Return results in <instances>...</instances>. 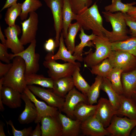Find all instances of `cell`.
<instances>
[{"mask_svg": "<svg viewBox=\"0 0 136 136\" xmlns=\"http://www.w3.org/2000/svg\"><path fill=\"white\" fill-rule=\"evenodd\" d=\"M75 20L84 30H91L96 36L104 35L109 38L111 35V31L103 26V19L96 2L76 14Z\"/></svg>", "mask_w": 136, "mask_h": 136, "instance_id": "1", "label": "cell"}, {"mask_svg": "<svg viewBox=\"0 0 136 136\" xmlns=\"http://www.w3.org/2000/svg\"><path fill=\"white\" fill-rule=\"evenodd\" d=\"M12 63V67L3 77V86L10 87L21 93L27 87L25 79V63L19 56L13 58Z\"/></svg>", "mask_w": 136, "mask_h": 136, "instance_id": "2", "label": "cell"}, {"mask_svg": "<svg viewBox=\"0 0 136 136\" xmlns=\"http://www.w3.org/2000/svg\"><path fill=\"white\" fill-rule=\"evenodd\" d=\"M91 41L95 47V51L93 52L91 49L85 52L87 54L83 58L85 66L91 68L108 58L112 51V42L104 35L96 36Z\"/></svg>", "mask_w": 136, "mask_h": 136, "instance_id": "3", "label": "cell"}, {"mask_svg": "<svg viewBox=\"0 0 136 136\" xmlns=\"http://www.w3.org/2000/svg\"><path fill=\"white\" fill-rule=\"evenodd\" d=\"M106 21L111 24L112 28L109 38L112 42L125 40L130 37L128 36L129 30L127 27L123 13L120 12L113 13L106 11L102 12Z\"/></svg>", "mask_w": 136, "mask_h": 136, "instance_id": "4", "label": "cell"}, {"mask_svg": "<svg viewBox=\"0 0 136 136\" xmlns=\"http://www.w3.org/2000/svg\"><path fill=\"white\" fill-rule=\"evenodd\" d=\"M53 54L52 52H49L45 56L43 64L48 69L47 73L49 77L53 80L72 76L76 67L80 66L72 63L67 62L63 64L57 63L52 59Z\"/></svg>", "mask_w": 136, "mask_h": 136, "instance_id": "5", "label": "cell"}, {"mask_svg": "<svg viewBox=\"0 0 136 136\" xmlns=\"http://www.w3.org/2000/svg\"><path fill=\"white\" fill-rule=\"evenodd\" d=\"M108 58L113 68L121 70L123 72L136 69V57L128 52L112 50Z\"/></svg>", "mask_w": 136, "mask_h": 136, "instance_id": "6", "label": "cell"}, {"mask_svg": "<svg viewBox=\"0 0 136 136\" xmlns=\"http://www.w3.org/2000/svg\"><path fill=\"white\" fill-rule=\"evenodd\" d=\"M136 125V119H131L126 117H122L115 115L109 125L105 128L112 136H129Z\"/></svg>", "mask_w": 136, "mask_h": 136, "instance_id": "7", "label": "cell"}, {"mask_svg": "<svg viewBox=\"0 0 136 136\" xmlns=\"http://www.w3.org/2000/svg\"><path fill=\"white\" fill-rule=\"evenodd\" d=\"M36 43L35 39L22 52L17 54H11L12 59L15 57L19 56L24 60L26 67L25 74L36 73L39 70L40 55L39 53L35 52Z\"/></svg>", "mask_w": 136, "mask_h": 136, "instance_id": "8", "label": "cell"}, {"mask_svg": "<svg viewBox=\"0 0 136 136\" xmlns=\"http://www.w3.org/2000/svg\"><path fill=\"white\" fill-rule=\"evenodd\" d=\"M3 78L0 79V110H5L4 104L9 108L16 109L21 107V93L12 88L3 86Z\"/></svg>", "mask_w": 136, "mask_h": 136, "instance_id": "9", "label": "cell"}, {"mask_svg": "<svg viewBox=\"0 0 136 136\" xmlns=\"http://www.w3.org/2000/svg\"><path fill=\"white\" fill-rule=\"evenodd\" d=\"M27 86L34 95L45 101L48 105L57 108L61 111L64 103V98L57 94L52 89H46L33 85Z\"/></svg>", "mask_w": 136, "mask_h": 136, "instance_id": "10", "label": "cell"}, {"mask_svg": "<svg viewBox=\"0 0 136 136\" xmlns=\"http://www.w3.org/2000/svg\"><path fill=\"white\" fill-rule=\"evenodd\" d=\"M28 18L21 23L22 35L20 39L21 43L25 45L36 39L39 22L38 14L35 12L30 13Z\"/></svg>", "mask_w": 136, "mask_h": 136, "instance_id": "11", "label": "cell"}, {"mask_svg": "<svg viewBox=\"0 0 136 136\" xmlns=\"http://www.w3.org/2000/svg\"><path fill=\"white\" fill-rule=\"evenodd\" d=\"M52 12L56 36V47L59 46V40L63 28L62 9L63 0H43Z\"/></svg>", "mask_w": 136, "mask_h": 136, "instance_id": "12", "label": "cell"}, {"mask_svg": "<svg viewBox=\"0 0 136 136\" xmlns=\"http://www.w3.org/2000/svg\"><path fill=\"white\" fill-rule=\"evenodd\" d=\"M97 105L94 114L106 128L110 124L113 116L116 115L117 110L109 100L105 98H100Z\"/></svg>", "mask_w": 136, "mask_h": 136, "instance_id": "13", "label": "cell"}, {"mask_svg": "<svg viewBox=\"0 0 136 136\" xmlns=\"http://www.w3.org/2000/svg\"><path fill=\"white\" fill-rule=\"evenodd\" d=\"M81 133L83 136H105L110 135L94 114L81 122Z\"/></svg>", "mask_w": 136, "mask_h": 136, "instance_id": "14", "label": "cell"}, {"mask_svg": "<svg viewBox=\"0 0 136 136\" xmlns=\"http://www.w3.org/2000/svg\"><path fill=\"white\" fill-rule=\"evenodd\" d=\"M64 98V103L61 111L71 118L74 117V110L79 103L84 102L88 104L87 96L75 87L68 93Z\"/></svg>", "mask_w": 136, "mask_h": 136, "instance_id": "15", "label": "cell"}, {"mask_svg": "<svg viewBox=\"0 0 136 136\" xmlns=\"http://www.w3.org/2000/svg\"><path fill=\"white\" fill-rule=\"evenodd\" d=\"M41 122V136H62V125L58 115L44 117Z\"/></svg>", "mask_w": 136, "mask_h": 136, "instance_id": "16", "label": "cell"}, {"mask_svg": "<svg viewBox=\"0 0 136 136\" xmlns=\"http://www.w3.org/2000/svg\"><path fill=\"white\" fill-rule=\"evenodd\" d=\"M23 92L34 103L36 107L38 116L34 121L36 123L40 122L42 119L44 117L58 115L60 111L58 108L50 106L44 102L39 100L27 86Z\"/></svg>", "mask_w": 136, "mask_h": 136, "instance_id": "17", "label": "cell"}, {"mask_svg": "<svg viewBox=\"0 0 136 136\" xmlns=\"http://www.w3.org/2000/svg\"><path fill=\"white\" fill-rule=\"evenodd\" d=\"M20 27L15 24L13 26H8L4 30L6 42L5 45L6 48L11 49L13 54L20 53L24 49V47L18 38V36L21 33Z\"/></svg>", "mask_w": 136, "mask_h": 136, "instance_id": "18", "label": "cell"}, {"mask_svg": "<svg viewBox=\"0 0 136 136\" xmlns=\"http://www.w3.org/2000/svg\"><path fill=\"white\" fill-rule=\"evenodd\" d=\"M21 98L25 103V108L18 120L21 124H28L35 121L38 116L37 111L34 103L24 92L21 93Z\"/></svg>", "mask_w": 136, "mask_h": 136, "instance_id": "19", "label": "cell"}, {"mask_svg": "<svg viewBox=\"0 0 136 136\" xmlns=\"http://www.w3.org/2000/svg\"><path fill=\"white\" fill-rule=\"evenodd\" d=\"M59 116L62 127V136H78L81 133V122L74 120L59 112Z\"/></svg>", "mask_w": 136, "mask_h": 136, "instance_id": "20", "label": "cell"}, {"mask_svg": "<svg viewBox=\"0 0 136 136\" xmlns=\"http://www.w3.org/2000/svg\"><path fill=\"white\" fill-rule=\"evenodd\" d=\"M64 38L62 32H61L59 40L58 50L56 54L52 55V59L55 60L61 59L65 62H67L77 65L81 67V65L80 63L79 62H76L75 61L77 60L81 62L83 61V56H75L72 54L65 46Z\"/></svg>", "mask_w": 136, "mask_h": 136, "instance_id": "21", "label": "cell"}, {"mask_svg": "<svg viewBox=\"0 0 136 136\" xmlns=\"http://www.w3.org/2000/svg\"><path fill=\"white\" fill-rule=\"evenodd\" d=\"M120 107L116 115L124 116L132 119H136V104L131 98L119 95Z\"/></svg>", "mask_w": 136, "mask_h": 136, "instance_id": "22", "label": "cell"}, {"mask_svg": "<svg viewBox=\"0 0 136 136\" xmlns=\"http://www.w3.org/2000/svg\"><path fill=\"white\" fill-rule=\"evenodd\" d=\"M121 80L123 95L129 98L132 96L136 89V69L130 72H123Z\"/></svg>", "mask_w": 136, "mask_h": 136, "instance_id": "23", "label": "cell"}, {"mask_svg": "<svg viewBox=\"0 0 136 136\" xmlns=\"http://www.w3.org/2000/svg\"><path fill=\"white\" fill-rule=\"evenodd\" d=\"M75 87L72 76L54 80L53 91L60 96L65 98Z\"/></svg>", "mask_w": 136, "mask_h": 136, "instance_id": "24", "label": "cell"}, {"mask_svg": "<svg viewBox=\"0 0 136 136\" xmlns=\"http://www.w3.org/2000/svg\"><path fill=\"white\" fill-rule=\"evenodd\" d=\"M97 105H90L84 102L79 103L76 106L73 112L74 117L81 122L94 114Z\"/></svg>", "mask_w": 136, "mask_h": 136, "instance_id": "25", "label": "cell"}, {"mask_svg": "<svg viewBox=\"0 0 136 136\" xmlns=\"http://www.w3.org/2000/svg\"><path fill=\"white\" fill-rule=\"evenodd\" d=\"M76 14L73 12L70 0H63L62 9L63 28L62 33L65 38L69 26L72 20H76Z\"/></svg>", "mask_w": 136, "mask_h": 136, "instance_id": "26", "label": "cell"}, {"mask_svg": "<svg viewBox=\"0 0 136 136\" xmlns=\"http://www.w3.org/2000/svg\"><path fill=\"white\" fill-rule=\"evenodd\" d=\"M25 79L27 86L37 85L43 87L53 89L54 80L50 77H45L42 75L36 73L25 74Z\"/></svg>", "mask_w": 136, "mask_h": 136, "instance_id": "27", "label": "cell"}, {"mask_svg": "<svg viewBox=\"0 0 136 136\" xmlns=\"http://www.w3.org/2000/svg\"><path fill=\"white\" fill-rule=\"evenodd\" d=\"M112 50L128 52L136 57V37L123 41L112 43Z\"/></svg>", "mask_w": 136, "mask_h": 136, "instance_id": "28", "label": "cell"}, {"mask_svg": "<svg viewBox=\"0 0 136 136\" xmlns=\"http://www.w3.org/2000/svg\"><path fill=\"white\" fill-rule=\"evenodd\" d=\"M101 90L107 93L110 101L117 110H118L120 107V95L114 89L110 81L107 78L103 77Z\"/></svg>", "mask_w": 136, "mask_h": 136, "instance_id": "29", "label": "cell"}, {"mask_svg": "<svg viewBox=\"0 0 136 136\" xmlns=\"http://www.w3.org/2000/svg\"><path fill=\"white\" fill-rule=\"evenodd\" d=\"M82 27L78 22L71 23L69 25L67 36L65 38L64 42L68 50L73 54L76 46L75 39L78 32Z\"/></svg>", "mask_w": 136, "mask_h": 136, "instance_id": "30", "label": "cell"}, {"mask_svg": "<svg viewBox=\"0 0 136 136\" xmlns=\"http://www.w3.org/2000/svg\"><path fill=\"white\" fill-rule=\"evenodd\" d=\"M84 30L82 27L80 30L81 33L79 35L81 42L78 45L75 46L73 54L74 56H82L83 49L86 46L95 47L91 41L94 39L96 35L93 33L90 35H87L85 33Z\"/></svg>", "mask_w": 136, "mask_h": 136, "instance_id": "31", "label": "cell"}, {"mask_svg": "<svg viewBox=\"0 0 136 136\" xmlns=\"http://www.w3.org/2000/svg\"><path fill=\"white\" fill-rule=\"evenodd\" d=\"M136 4L135 2L124 4L121 2V0H112L111 4L106 6L104 9L106 11L112 13L120 12L127 14L134 7V5Z\"/></svg>", "mask_w": 136, "mask_h": 136, "instance_id": "32", "label": "cell"}, {"mask_svg": "<svg viewBox=\"0 0 136 136\" xmlns=\"http://www.w3.org/2000/svg\"><path fill=\"white\" fill-rule=\"evenodd\" d=\"M103 79L102 77L97 75L94 82L90 86L87 94L89 104H97V100L99 96Z\"/></svg>", "mask_w": 136, "mask_h": 136, "instance_id": "33", "label": "cell"}, {"mask_svg": "<svg viewBox=\"0 0 136 136\" xmlns=\"http://www.w3.org/2000/svg\"><path fill=\"white\" fill-rule=\"evenodd\" d=\"M42 6V3L39 0H25L22 5V11L20 16L21 20L27 19L28 14L35 12Z\"/></svg>", "mask_w": 136, "mask_h": 136, "instance_id": "34", "label": "cell"}, {"mask_svg": "<svg viewBox=\"0 0 136 136\" xmlns=\"http://www.w3.org/2000/svg\"><path fill=\"white\" fill-rule=\"evenodd\" d=\"M80 67L77 66L72 75L75 86L79 91L87 96L90 86L81 75Z\"/></svg>", "mask_w": 136, "mask_h": 136, "instance_id": "35", "label": "cell"}, {"mask_svg": "<svg viewBox=\"0 0 136 136\" xmlns=\"http://www.w3.org/2000/svg\"><path fill=\"white\" fill-rule=\"evenodd\" d=\"M123 72L121 70L113 68L107 78L110 81L114 89L119 95L123 94L121 80V75Z\"/></svg>", "mask_w": 136, "mask_h": 136, "instance_id": "36", "label": "cell"}, {"mask_svg": "<svg viewBox=\"0 0 136 136\" xmlns=\"http://www.w3.org/2000/svg\"><path fill=\"white\" fill-rule=\"evenodd\" d=\"M91 68L90 71L92 74L106 78L113 68L108 58Z\"/></svg>", "mask_w": 136, "mask_h": 136, "instance_id": "37", "label": "cell"}, {"mask_svg": "<svg viewBox=\"0 0 136 136\" xmlns=\"http://www.w3.org/2000/svg\"><path fill=\"white\" fill-rule=\"evenodd\" d=\"M22 3H17L8 8L6 13L5 20L9 26H14L17 18L20 16L22 11Z\"/></svg>", "mask_w": 136, "mask_h": 136, "instance_id": "38", "label": "cell"}, {"mask_svg": "<svg viewBox=\"0 0 136 136\" xmlns=\"http://www.w3.org/2000/svg\"><path fill=\"white\" fill-rule=\"evenodd\" d=\"M73 11L77 14L91 5L92 0H70Z\"/></svg>", "mask_w": 136, "mask_h": 136, "instance_id": "39", "label": "cell"}, {"mask_svg": "<svg viewBox=\"0 0 136 136\" xmlns=\"http://www.w3.org/2000/svg\"><path fill=\"white\" fill-rule=\"evenodd\" d=\"M7 123L11 127L12 133L13 136H30L32 131V127L31 126L24 128L21 130H18L15 128L13 123L11 120H9Z\"/></svg>", "mask_w": 136, "mask_h": 136, "instance_id": "40", "label": "cell"}, {"mask_svg": "<svg viewBox=\"0 0 136 136\" xmlns=\"http://www.w3.org/2000/svg\"><path fill=\"white\" fill-rule=\"evenodd\" d=\"M123 14L126 25L129 28L130 37H136V20L132 18L127 14Z\"/></svg>", "mask_w": 136, "mask_h": 136, "instance_id": "41", "label": "cell"}, {"mask_svg": "<svg viewBox=\"0 0 136 136\" xmlns=\"http://www.w3.org/2000/svg\"><path fill=\"white\" fill-rule=\"evenodd\" d=\"M7 49L5 45L0 43V60L6 63H9L12 58L11 54L8 53Z\"/></svg>", "mask_w": 136, "mask_h": 136, "instance_id": "42", "label": "cell"}, {"mask_svg": "<svg viewBox=\"0 0 136 136\" xmlns=\"http://www.w3.org/2000/svg\"><path fill=\"white\" fill-rule=\"evenodd\" d=\"M44 47L45 50L48 53H54L55 49L56 48L55 41L52 38L48 39L45 43Z\"/></svg>", "mask_w": 136, "mask_h": 136, "instance_id": "43", "label": "cell"}, {"mask_svg": "<svg viewBox=\"0 0 136 136\" xmlns=\"http://www.w3.org/2000/svg\"><path fill=\"white\" fill-rule=\"evenodd\" d=\"M12 63L4 64L0 62V78L4 77L8 72L12 66Z\"/></svg>", "mask_w": 136, "mask_h": 136, "instance_id": "44", "label": "cell"}, {"mask_svg": "<svg viewBox=\"0 0 136 136\" xmlns=\"http://www.w3.org/2000/svg\"><path fill=\"white\" fill-rule=\"evenodd\" d=\"M40 122L37 123L35 129L32 130L30 136H41L42 134V132L41 126Z\"/></svg>", "mask_w": 136, "mask_h": 136, "instance_id": "45", "label": "cell"}, {"mask_svg": "<svg viewBox=\"0 0 136 136\" xmlns=\"http://www.w3.org/2000/svg\"><path fill=\"white\" fill-rule=\"evenodd\" d=\"M17 1L18 0H7L4 5L1 9V11L17 3Z\"/></svg>", "mask_w": 136, "mask_h": 136, "instance_id": "46", "label": "cell"}, {"mask_svg": "<svg viewBox=\"0 0 136 136\" xmlns=\"http://www.w3.org/2000/svg\"><path fill=\"white\" fill-rule=\"evenodd\" d=\"M127 14L132 18L136 20V7H135Z\"/></svg>", "mask_w": 136, "mask_h": 136, "instance_id": "47", "label": "cell"}, {"mask_svg": "<svg viewBox=\"0 0 136 136\" xmlns=\"http://www.w3.org/2000/svg\"><path fill=\"white\" fill-rule=\"evenodd\" d=\"M5 124L2 121L0 122V136H6L4 131V127Z\"/></svg>", "mask_w": 136, "mask_h": 136, "instance_id": "48", "label": "cell"}, {"mask_svg": "<svg viewBox=\"0 0 136 136\" xmlns=\"http://www.w3.org/2000/svg\"><path fill=\"white\" fill-rule=\"evenodd\" d=\"M0 39L1 43L4 45H5L6 42V39L5 38V36L2 31L1 26L0 27Z\"/></svg>", "mask_w": 136, "mask_h": 136, "instance_id": "49", "label": "cell"}, {"mask_svg": "<svg viewBox=\"0 0 136 136\" xmlns=\"http://www.w3.org/2000/svg\"><path fill=\"white\" fill-rule=\"evenodd\" d=\"M130 135L131 136H136V125L132 129Z\"/></svg>", "mask_w": 136, "mask_h": 136, "instance_id": "50", "label": "cell"}, {"mask_svg": "<svg viewBox=\"0 0 136 136\" xmlns=\"http://www.w3.org/2000/svg\"><path fill=\"white\" fill-rule=\"evenodd\" d=\"M131 98L133 99L136 104V93H134L132 96Z\"/></svg>", "mask_w": 136, "mask_h": 136, "instance_id": "51", "label": "cell"}, {"mask_svg": "<svg viewBox=\"0 0 136 136\" xmlns=\"http://www.w3.org/2000/svg\"><path fill=\"white\" fill-rule=\"evenodd\" d=\"M134 93H136V89H135V90L134 91Z\"/></svg>", "mask_w": 136, "mask_h": 136, "instance_id": "52", "label": "cell"}]
</instances>
